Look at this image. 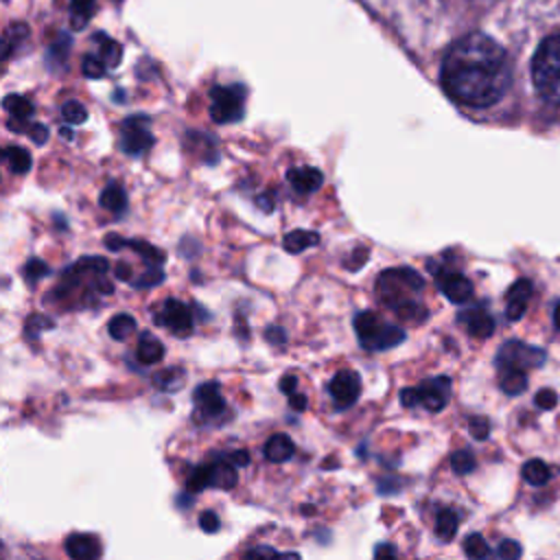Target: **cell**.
<instances>
[{
	"label": "cell",
	"instance_id": "obj_12",
	"mask_svg": "<svg viewBox=\"0 0 560 560\" xmlns=\"http://www.w3.org/2000/svg\"><path fill=\"white\" fill-rule=\"evenodd\" d=\"M287 179L291 184V188L300 195H308V192H315L322 188L324 184V175L319 168L315 166H293L287 171Z\"/></svg>",
	"mask_w": 560,
	"mask_h": 560
},
{
	"label": "cell",
	"instance_id": "obj_53",
	"mask_svg": "<svg viewBox=\"0 0 560 560\" xmlns=\"http://www.w3.org/2000/svg\"><path fill=\"white\" fill-rule=\"evenodd\" d=\"M228 459H230L234 466H247V464H249V453L241 448V451H234Z\"/></svg>",
	"mask_w": 560,
	"mask_h": 560
},
{
	"label": "cell",
	"instance_id": "obj_33",
	"mask_svg": "<svg viewBox=\"0 0 560 560\" xmlns=\"http://www.w3.org/2000/svg\"><path fill=\"white\" fill-rule=\"evenodd\" d=\"M475 466H477L475 455H472L468 448H459V451H455V453L451 455V468H453V472H457V475H468V472L475 470Z\"/></svg>",
	"mask_w": 560,
	"mask_h": 560
},
{
	"label": "cell",
	"instance_id": "obj_16",
	"mask_svg": "<svg viewBox=\"0 0 560 560\" xmlns=\"http://www.w3.org/2000/svg\"><path fill=\"white\" fill-rule=\"evenodd\" d=\"M459 319L466 324V328H468V332H470L472 337H481V339H483V337H490V335L494 332V319H492V315H490L488 311H483V308L464 311Z\"/></svg>",
	"mask_w": 560,
	"mask_h": 560
},
{
	"label": "cell",
	"instance_id": "obj_20",
	"mask_svg": "<svg viewBox=\"0 0 560 560\" xmlns=\"http://www.w3.org/2000/svg\"><path fill=\"white\" fill-rule=\"evenodd\" d=\"M94 44H96V57H98L107 68H116L118 61H120V57H122L120 46H118L112 37H107V35H103V33H96V35H94Z\"/></svg>",
	"mask_w": 560,
	"mask_h": 560
},
{
	"label": "cell",
	"instance_id": "obj_22",
	"mask_svg": "<svg viewBox=\"0 0 560 560\" xmlns=\"http://www.w3.org/2000/svg\"><path fill=\"white\" fill-rule=\"evenodd\" d=\"M499 385L505 394L516 396L527 389V374L525 370H499Z\"/></svg>",
	"mask_w": 560,
	"mask_h": 560
},
{
	"label": "cell",
	"instance_id": "obj_27",
	"mask_svg": "<svg viewBox=\"0 0 560 560\" xmlns=\"http://www.w3.org/2000/svg\"><path fill=\"white\" fill-rule=\"evenodd\" d=\"M549 477H551V470L542 459H529L523 466V479L532 486H545L549 481Z\"/></svg>",
	"mask_w": 560,
	"mask_h": 560
},
{
	"label": "cell",
	"instance_id": "obj_42",
	"mask_svg": "<svg viewBox=\"0 0 560 560\" xmlns=\"http://www.w3.org/2000/svg\"><path fill=\"white\" fill-rule=\"evenodd\" d=\"M26 136L35 142V144H44L48 140V127H44L42 122H31L26 129Z\"/></svg>",
	"mask_w": 560,
	"mask_h": 560
},
{
	"label": "cell",
	"instance_id": "obj_51",
	"mask_svg": "<svg viewBox=\"0 0 560 560\" xmlns=\"http://www.w3.org/2000/svg\"><path fill=\"white\" fill-rule=\"evenodd\" d=\"M256 206L262 210V212H271L273 210V199H271V195L269 192H262V195H258L256 197Z\"/></svg>",
	"mask_w": 560,
	"mask_h": 560
},
{
	"label": "cell",
	"instance_id": "obj_45",
	"mask_svg": "<svg viewBox=\"0 0 560 560\" xmlns=\"http://www.w3.org/2000/svg\"><path fill=\"white\" fill-rule=\"evenodd\" d=\"M400 402L405 407H413V405H420V396H418V387H407L400 392Z\"/></svg>",
	"mask_w": 560,
	"mask_h": 560
},
{
	"label": "cell",
	"instance_id": "obj_15",
	"mask_svg": "<svg viewBox=\"0 0 560 560\" xmlns=\"http://www.w3.org/2000/svg\"><path fill=\"white\" fill-rule=\"evenodd\" d=\"M66 553L74 560H94L101 556V545L92 534H72L66 538Z\"/></svg>",
	"mask_w": 560,
	"mask_h": 560
},
{
	"label": "cell",
	"instance_id": "obj_36",
	"mask_svg": "<svg viewBox=\"0 0 560 560\" xmlns=\"http://www.w3.org/2000/svg\"><path fill=\"white\" fill-rule=\"evenodd\" d=\"M81 68H83V74H85L88 79H101V77L109 70L96 55H85Z\"/></svg>",
	"mask_w": 560,
	"mask_h": 560
},
{
	"label": "cell",
	"instance_id": "obj_47",
	"mask_svg": "<svg viewBox=\"0 0 560 560\" xmlns=\"http://www.w3.org/2000/svg\"><path fill=\"white\" fill-rule=\"evenodd\" d=\"M376 558H396V547H392L389 542H378L374 549Z\"/></svg>",
	"mask_w": 560,
	"mask_h": 560
},
{
	"label": "cell",
	"instance_id": "obj_56",
	"mask_svg": "<svg viewBox=\"0 0 560 560\" xmlns=\"http://www.w3.org/2000/svg\"><path fill=\"white\" fill-rule=\"evenodd\" d=\"M59 133H61V138H66V140H72V138H74V133H72L70 129H61Z\"/></svg>",
	"mask_w": 560,
	"mask_h": 560
},
{
	"label": "cell",
	"instance_id": "obj_14",
	"mask_svg": "<svg viewBox=\"0 0 560 560\" xmlns=\"http://www.w3.org/2000/svg\"><path fill=\"white\" fill-rule=\"evenodd\" d=\"M532 291H534V287H532V282H529L527 278H521V280H516V282L510 287V291H508V304H505V317H508L510 322L523 317V313H525V308H527V302H529V298H532Z\"/></svg>",
	"mask_w": 560,
	"mask_h": 560
},
{
	"label": "cell",
	"instance_id": "obj_4",
	"mask_svg": "<svg viewBox=\"0 0 560 560\" xmlns=\"http://www.w3.org/2000/svg\"><path fill=\"white\" fill-rule=\"evenodd\" d=\"M354 332L359 337V343L370 352L389 350V348L402 343L407 337L405 328L383 322L374 311H361L354 317Z\"/></svg>",
	"mask_w": 560,
	"mask_h": 560
},
{
	"label": "cell",
	"instance_id": "obj_30",
	"mask_svg": "<svg viewBox=\"0 0 560 560\" xmlns=\"http://www.w3.org/2000/svg\"><path fill=\"white\" fill-rule=\"evenodd\" d=\"M127 247L136 249V252L144 258L147 265H162V262L166 260V254H164L162 249L149 245L147 241H136V238H131V241H127Z\"/></svg>",
	"mask_w": 560,
	"mask_h": 560
},
{
	"label": "cell",
	"instance_id": "obj_18",
	"mask_svg": "<svg viewBox=\"0 0 560 560\" xmlns=\"http://www.w3.org/2000/svg\"><path fill=\"white\" fill-rule=\"evenodd\" d=\"M293 453H295V444H293V440H291L289 435H284V433H276V435H271V438L265 442V457H267L269 462H276V464L287 462V459L293 457Z\"/></svg>",
	"mask_w": 560,
	"mask_h": 560
},
{
	"label": "cell",
	"instance_id": "obj_21",
	"mask_svg": "<svg viewBox=\"0 0 560 560\" xmlns=\"http://www.w3.org/2000/svg\"><path fill=\"white\" fill-rule=\"evenodd\" d=\"M98 203H101L105 210L118 214V212H122V210L127 208V192H125V188H122L120 184L112 182V184H107V186L103 188V192H101V197H98Z\"/></svg>",
	"mask_w": 560,
	"mask_h": 560
},
{
	"label": "cell",
	"instance_id": "obj_23",
	"mask_svg": "<svg viewBox=\"0 0 560 560\" xmlns=\"http://www.w3.org/2000/svg\"><path fill=\"white\" fill-rule=\"evenodd\" d=\"M319 243V234L315 232H308V230H293L284 236V249L291 252V254H298V252H304L313 245Z\"/></svg>",
	"mask_w": 560,
	"mask_h": 560
},
{
	"label": "cell",
	"instance_id": "obj_19",
	"mask_svg": "<svg viewBox=\"0 0 560 560\" xmlns=\"http://www.w3.org/2000/svg\"><path fill=\"white\" fill-rule=\"evenodd\" d=\"M238 481V475H236V466L230 462V459H217L212 464V479H210V486L212 488H221V490H232Z\"/></svg>",
	"mask_w": 560,
	"mask_h": 560
},
{
	"label": "cell",
	"instance_id": "obj_40",
	"mask_svg": "<svg viewBox=\"0 0 560 560\" xmlns=\"http://www.w3.org/2000/svg\"><path fill=\"white\" fill-rule=\"evenodd\" d=\"M468 431L475 440H486L488 433H490V422L486 418H472L468 422Z\"/></svg>",
	"mask_w": 560,
	"mask_h": 560
},
{
	"label": "cell",
	"instance_id": "obj_41",
	"mask_svg": "<svg viewBox=\"0 0 560 560\" xmlns=\"http://www.w3.org/2000/svg\"><path fill=\"white\" fill-rule=\"evenodd\" d=\"M219 525H221V521H219V516H217L214 512H210V510L201 512V516H199V527H201L206 534H214V532L219 529Z\"/></svg>",
	"mask_w": 560,
	"mask_h": 560
},
{
	"label": "cell",
	"instance_id": "obj_37",
	"mask_svg": "<svg viewBox=\"0 0 560 560\" xmlns=\"http://www.w3.org/2000/svg\"><path fill=\"white\" fill-rule=\"evenodd\" d=\"M48 273H50V267H48L42 258H31V260L24 265V278H26L28 282H35V280L48 276Z\"/></svg>",
	"mask_w": 560,
	"mask_h": 560
},
{
	"label": "cell",
	"instance_id": "obj_7",
	"mask_svg": "<svg viewBox=\"0 0 560 560\" xmlns=\"http://www.w3.org/2000/svg\"><path fill=\"white\" fill-rule=\"evenodd\" d=\"M155 138L149 129L147 116H129L120 127V147L129 155H142L153 147Z\"/></svg>",
	"mask_w": 560,
	"mask_h": 560
},
{
	"label": "cell",
	"instance_id": "obj_17",
	"mask_svg": "<svg viewBox=\"0 0 560 560\" xmlns=\"http://www.w3.org/2000/svg\"><path fill=\"white\" fill-rule=\"evenodd\" d=\"M136 357L142 365H155L158 361H162L164 357V346L158 337H153L151 332H142L138 339V348H136Z\"/></svg>",
	"mask_w": 560,
	"mask_h": 560
},
{
	"label": "cell",
	"instance_id": "obj_31",
	"mask_svg": "<svg viewBox=\"0 0 560 560\" xmlns=\"http://www.w3.org/2000/svg\"><path fill=\"white\" fill-rule=\"evenodd\" d=\"M210 479H212V464H201L186 479V490L188 492H201L203 488L210 486Z\"/></svg>",
	"mask_w": 560,
	"mask_h": 560
},
{
	"label": "cell",
	"instance_id": "obj_1",
	"mask_svg": "<svg viewBox=\"0 0 560 560\" xmlns=\"http://www.w3.org/2000/svg\"><path fill=\"white\" fill-rule=\"evenodd\" d=\"M440 81L455 103L490 107L508 92L512 66L501 44L483 33H470L457 39L444 55Z\"/></svg>",
	"mask_w": 560,
	"mask_h": 560
},
{
	"label": "cell",
	"instance_id": "obj_43",
	"mask_svg": "<svg viewBox=\"0 0 560 560\" xmlns=\"http://www.w3.org/2000/svg\"><path fill=\"white\" fill-rule=\"evenodd\" d=\"M556 402H558V394L553 392V389H540L538 394H536V405L540 407V409H553L556 407Z\"/></svg>",
	"mask_w": 560,
	"mask_h": 560
},
{
	"label": "cell",
	"instance_id": "obj_32",
	"mask_svg": "<svg viewBox=\"0 0 560 560\" xmlns=\"http://www.w3.org/2000/svg\"><path fill=\"white\" fill-rule=\"evenodd\" d=\"M4 109L13 116V118H22V120H26L31 114H33V105H31V101L28 98H24V96H18V94H9L7 98H4Z\"/></svg>",
	"mask_w": 560,
	"mask_h": 560
},
{
	"label": "cell",
	"instance_id": "obj_39",
	"mask_svg": "<svg viewBox=\"0 0 560 560\" xmlns=\"http://www.w3.org/2000/svg\"><path fill=\"white\" fill-rule=\"evenodd\" d=\"M521 553H523V549L516 540H503L497 547V556L503 560H516V558H521Z\"/></svg>",
	"mask_w": 560,
	"mask_h": 560
},
{
	"label": "cell",
	"instance_id": "obj_38",
	"mask_svg": "<svg viewBox=\"0 0 560 560\" xmlns=\"http://www.w3.org/2000/svg\"><path fill=\"white\" fill-rule=\"evenodd\" d=\"M164 280V271H162V267L160 265H149V269L140 276V280L136 282V287H142V289H147V287H155V284H160Z\"/></svg>",
	"mask_w": 560,
	"mask_h": 560
},
{
	"label": "cell",
	"instance_id": "obj_50",
	"mask_svg": "<svg viewBox=\"0 0 560 560\" xmlns=\"http://www.w3.org/2000/svg\"><path fill=\"white\" fill-rule=\"evenodd\" d=\"M289 405H291V409H295V411H304V409H306V396L293 392V394H289Z\"/></svg>",
	"mask_w": 560,
	"mask_h": 560
},
{
	"label": "cell",
	"instance_id": "obj_6",
	"mask_svg": "<svg viewBox=\"0 0 560 560\" xmlns=\"http://www.w3.org/2000/svg\"><path fill=\"white\" fill-rule=\"evenodd\" d=\"M547 361L545 350L527 346L523 341H505L497 354L499 370H527L540 368Z\"/></svg>",
	"mask_w": 560,
	"mask_h": 560
},
{
	"label": "cell",
	"instance_id": "obj_10",
	"mask_svg": "<svg viewBox=\"0 0 560 560\" xmlns=\"http://www.w3.org/2000/svg\"><path fill=\"white\" fill-rule=\"evenodd\" d=\"M418 396H420V405L427 411H442L448 402L451 396V378L448 376H435L429 381H422L418 385Z\"/></svg>",
	"mask_w": 560,
	"mask_h": 560
},
{
	"label": "cell",
	"instance_id": "obj_35",
	"mask_svg": "<svg viewBox=\"0 0 560 560\" xmlns=\"http://www.w3.org/2000/svg\"><path fill=\"white\" fill-rule=\"evenodd\" d=\"M61 116L70 125H81L88 120V109L79 101H66L61 107Z\"/></svg>",
	"mask_w": 560,
	"mask_h": 560
},
{
	"label": "cell",
	"instance_id": "obj_44",
	"mask_svg": "<svg viewBox=\"0 0 560 560\" xmlns=\"http://www.w3.org/2000/svg\"><path fill=\"white\" fill-rule=\"evenodd\" d=\"M265 339L271 343V346H282L287 341V332L284 328L280 326H269L267 332H265Z\"/></svg>",
	"mask_w": 560,
	"mask_h": 560
},
{
	"label": "cell",
	"instance_id": "obj_34",
	"mask_svg": "<svg viewBox=\"0 0 560 560\" xmlns=\"http://www.w3.org/2000/svg\"><path fill=\"white\" fill-rule=\"evenodd\" d=\"M464 553H466L468 558L479 560V558L490 556V547H488V542L483 540L481 534H470V536H466V540H464Z\"/></svg>",
	"mask_w": 560,
	"mask_h": 560
},
{
	"label": "cell",
	"instance_id": "obj_28",
	"mask_svg": "<svg viewBox=\"0 0 560 560\" xmlns=\"http://www.w3.org/2000/svg\"><path fill=\"white\" fill-rule=\"evenodd\" d=\"M94 7H96L94 0H70V24H72V28H83L92 18Z\"/></svg>",
	"mask_w": 560,
	"mask_h": 560
},
{
	"label": "cell",
	"instance_id": "obj_25",
	"mask_svg": "<svg viewBox=\"0 0 560 560\" xmlns=\"http://www.w3.org/2000/svg\"><path fill=\"white\" fill-rule=\"evenodd\" d=\"M2 155H4V160H7L9 168H11V173H15V175L26 173V171L31 168V153H28L24 147H18V144L7 147V149L2 151Z\"/></svg>",
	"mask_w": 560,
	"mask_h": 560
},
{
	"label": "cell",
	"instance_id": "obj_8",
	"mask_svg": "<svg viewBox=\"0 0 560 560\" xmlns=\"http://www.w3.org/2000/svg\"><path fill=\"white\" fill-rule=\"evenodd\" d=\"M328 392L332 396L335 409H348L361 396V376L352 370H339L332 376V381L328 385Z\"/></svg>",
	"mask_w": 560,
	"mask_h": 560
},
{
	"label": "cell",
	"instance_id": "obj_52",
	"mask_svg": "<svg viewBox=\"0 0 560 560\" xmlns=\"http://www.w3.org/2000/svg\"><path fill=\"white\" fill-rule=\"evenodd\" d=\"M114 273H116L118 280H131V265L120 260V262L114 267Z\"/></svg>",
	"mask_w": 560,
	"mask_h": 560
},
{
	"label": "cell",
	"instance_id": "obj_9",
	"mask_svg": "<svg viewBox=\"0 0 560 560\" xmlns=\"http://www.w3.org/2000/svg\"><path fill=\"white\" fill-rule=\"evenodd\" d=\"M155 324L166 326L175 335H188L192 330V313L184 302L168 298L162 306V313L155 315Z\"/></svg>",
	"mask_w": 560,
	"mask_h": 560
},
{
	"label": "cell",
	"instance_id": "obj_2",
	"mask_svg": "<svg viewBox=\"0 0 560 560\" xmlns=\"http://www.w3.org/2000/svg\"><path fill=\"white\" fill-rule=\"evenodd\" d=\"M424 282L418 271L409 267H392L385 269L376 280V293L378 300L389 306L396 315L405 311L407 306L416 304V295L422 291Z\"/></svg>",
	"mask_w": 560,
	"mask_h": 560
},
{
	"label": "cell",
	"instance_id": "obj_26",
	"mask_svg": "<svg viewBox=\"0 0 560 560\" xmlns=\"http://www.w3.org/2000/svg\"><path fill=\"white\" fill-rule=\"evenodd\" d=\"M457 514L453 510H440L438 512V518H435V536L442 540V542H448L453 540L455 532H457Z\"/></svg>",
	"mask_w": 560,
	"mask_h": 560
},
{
	"label": "cell",
	"instance_id": "obj_55",
	"mask_svg": "<svg viewBox=\"0 0 560 560\" xmlns=\"http://www.w3.org/2000/svg\"><path fill=\"white\" fill-rule=\"evenodd\" d=\"M553 324L560 328V302H558L556 308H553Z\"/></svg>",
	"mask_w": 560,
	"mask_h": 560
},
{
	"label": "cell",
	"instance_id": "obj_11",
	"mask_svg": "<svg viewBox=\"0 0 560 560\" xmlns=\"http://www.w3.org/2000/svg\"><path fill=\"white\" fill-rule=\"evenodd\" d=\"M438 287L440 291L455 304H464L466 300L472 298V282L457 271H444L438 276Z\"/></svg>",
	"mask_w": 560,
	"mask_h": 560
},
{
	"label": "cell",
	"instance_id": "obj_13",
	"mask_svg": "<svg viewBox=\"0 0 560 560\" xmlns=\"http://www.w3.org/2000/svg\"><path fill=\"white\" fill-rule=\"evenodd\" d=\"M192 398H195V405L197 409L203 413V416H217L225 409V400L221 396V389H219V383H201L197 385V389L192 392Z\"/></svg>",
	"mask_w": 560,
	"mask_h": 560
},
{
	"label": "cell",
	"instance_id": "obj_49",
	"mask_svg": "<svg viewBox=\"0 0 560 560\" xmlns=\"http://www.w3.org/2000/svg\"><path fill=\"white\" fill-rule=\"evenodd\" d=\"M368 256H370V252L365 247H357L352 254V265H348V269H359Z\"/></svg>",
	"mask_w": 560,
	"mask_h": 560
},
{
	"label": "cell",
	"instance_id": "obj_24",
	"mask_svg": "<svg viewBox=\"0 0 560 560\" xmlns=\"http://www.w3.org/2000/svg\"><path fill=\"white\" fill-rule=\"evenodd\" d=\"M184 378H186L184 370H179V368H166V370H160V372L153 376V383H155V387L162 389V392H177V389H182Z\"/></svg>",
	"mask_w": 560,
	"mask_h": 560
},
{
	"label": "cell",
	"instance_id": "obj_46",
	"mask_svg": "<svg viewBox=\"0 0 560 560\" xmlns=\"http://www.w3.org/2000/svg\"><path fill=\"white\" fill-rule=\"evenodd\" d=\"M278 387H280V392H284V394L289 396V394H293V392L298 389V378H295L293 374H287V376H282V378H280Z\"/></svg>",
	"mask_w": 560,
	"mask_h": 560
},
{
	"label": "cell",
	"instance_id": "obj_54",
	"mask_svg": "<svg viewBox=\"0 0 560 560\" xmlns=\"http://www.w3.org/2000/svg\"><path fill=\"white\" fill-rule=\"evenodd\" d=\"M278 551L271 549V547H256V549H249L247 556H276Z\"/></svg>",
	"mask_w": 560,
	"mask_h": 560
},
{
	"label": "cell",
	"instance_id": "obj_48",
	"mask_svg": "<svg viewBox=\"0 0 560 560\" xmlns=\"http://www.w3.org/2000/svg\"><path fill=\"white\" fill-rule=\"evenodd\" d=\"M105 245H107L112 252H118L120 247H127V241H125L122 236H118V234H107V236H105Z\"/></svg>",
	"mask_w": 560,
	"mask_h": 560
},
{
	"label": "cell",
	"instance_id": "obj_29",
	"mask_svg": "<svg viewBox=\"0 0 560 560\" xmlns=\"http://www.w3.org/2000/svg\"><path fill=\"white\" fill-rule=\"evenodd\" d=\"M107 330H109V335H112L116 341H122V339H127L131 332H136V319H133L131 315H127V313H118V315H114V317L109 319Z\"/></svg>",
	"mask_w": 560,
	"mask_h": 560
},
{
	"label": "cell",
	"instance_id": "obj_5",
	"mask_svg": "<svg viewBox=\"0 0 560 560\" xmlns=\"http://www.w3.org/2000/svg\"><path fill=\"white\" fill-rule=\"evenodd\" d=\"M243 85H214L210 90V118L219 125L243 118Z\"/></svg>",
	"mask_w": 560,
	"mask_h": 560
},
{
	"label": "cell",
	"instance_id": "obj_3",
	"mask_svg": "<svg viewBox=\"0 0 560 560\" xmlns=\"http://www.w3.org/2000/svg\"><path fill=\"white\" fill-rule=\"evenodd\" d=\"M532 79L547 103L560 105V35H551L538 46L532 59Z\"/></svg>",
	"mask_w": 560,
	"mask_h": 560
}]
</instances>
